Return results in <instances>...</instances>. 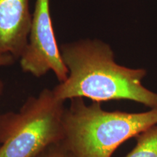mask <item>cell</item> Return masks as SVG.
<instances>
[{
    "label": "cell",
    "mask_w": 157,
    "mask_h": 157,
    "mask_svg": "<svg viewBox=\"0 0 157 157\" xmlns=\"http://www.w3.org/2000/svg\"><path fill=\"white\" fill-rule=\"evenodd\" d=\"M42 157H75L62 143L51 146L42 153Z\"/></svg>",
    "instance_id": "52a82bcc"
},
{
    "label": "cell",
    "mask_w": 157,
    "mask_h": 157,
    "mask_svg": "<svg viewBox=\"0 0 157 157\" xmlns=\"http://www.w3.org/2000/svg\"><path fill=\"white\" fill-rule=\"evenodd\" d=\"M135 137L136 145L124 157H157V124Z\"/></svg>",
    "instance_id": "8992f818"
},
{
    "label": "cell",
    "mask_w": 157,
    "mask_h": 157,
    "mask_svg": "<svg viewBox=\"0 0 157 157\" xmlns=\"http://www.w3.org/2000/svg\"><path fill=\"white\" fill-rule=\"evenodd\" d=\"M31 14L29 0H0V54L20 58L28 44Z\"/></svg>",
    "instance_id": "5b68a950"
},
{
    "label": "cell",
    "mask_w": 157,
    "mask_h": 157,
    "mask_svg": "<svg viewBox=\"0 0 157 157\" xmlns=\"http://www.w3.org/2000/svg\"><path fill=\"white\" fill-rule=\"evenodd\" d=\"M42 154L41 155H39V156H36V157H42Z\"/></svg>",
    "instance_id": "9c48e42d"
},
{
    "label": "cell",
    "mask_w": 157,
    "mask_h": 157,
    "mask_svg": "<svg viewBox=\"0 0 157 157\" xmlns=\"http://www.w3.org/2000/svg\"><path fill=\"white\" fill-rule=\"evenodd\" d=\"M70 100L63 116L62 143L75 157H111L124 142L157 124V108L140 113L108 111L101 103Z\"/></svg>",
    "instance_id": "7a4b0ae2"
},
{
    "label": "cell",
    "mask_w": 157,
    "mask_h": 157,
    "mask_svg": "<svg viewBox=\"0 0 157 157\" xmlns=\"http://www.w3.org/2000/svg\"><path fill=\"white\" fill-rule=\"evenodd\" d=\"M16 58L14 56L10 54H0V68L5 67V66H10L14 63ZM4 90V84L0 80V97L2 95Z\"/></svg>",
    "instance_id": "ba28073f"
},
{
    "label": "cell",
    "mask_w": 157,
    "mask_h": 157,
    "mask_svg": "<svg viewBox=\"0 0 157 157\" xmlns=\"http://www.w3.org/2000/svg\"><path fill=\"white\" fill-rule=\"evenodd\" d=\"M23 71L41 77L52 71L59 82L68 75L55 36L50 15V0H36L28 44L20 57Z\"/></svg>",
    "instance_id": "277c9868"
},
{
    "label": "cell",
    "mask_w": 157,
    "mask_h": 157,
    "mask_svg": "<svg viewBox=\"0 0 157 157\" xmlns=\"http://www.w3.org/2000/svg\"><path fill=\"white\" fill-rule=\"evenodd\" d=\"M64 103L53 90L44 89L16 112L0 116V157H36L61 143Z\"/></svg>",
    "instance_id": "3957f363"
},
{
    "label": "cell",
    "mask_w": 157,
    "mask_h": 157,
    "mask_svg": "<svg viewBox=\"0 0 157 157\" xmlns=\"http://www.w3.org/2000/svg\"><path fill=\"white\" fill-rule=\"evenodd\" d=\"M68 77L52 89L61 101L89 98L93 102L128 100L157 108V93L142 84L144 68L118 64L111 46L99 39H80L60 46Z\"/></svg>",
    "instance_id": "6da1fadb"
}]
</instances>
